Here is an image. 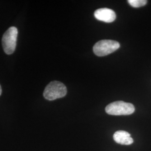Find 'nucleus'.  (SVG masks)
<instances>
[{
	"instance_id": "1",
	"label": "nucleus",
	"mask_w": 151,
	"mask_h": 151,
	"mask_svg": "<svg viewBox=\"0 0 151 151\" xmlns=\"http://www.w3.org/2000/svg\"><path fill=\"white\" fill-rule=\"evenodd\" d=\"M67 92L65 85L59 81H52L46 86L44 91V97L49 101L65 97Z\"/></svg>"
},
{
	"instance_id": "2",
	"label": "nucleus",
	"mask_w": 151,
	"mask_h": 151,
	"mask_svg": "<svg viewBox=\"0 0 151 151\" xmlns=\"http://www.w3.org/2000/svg\"><path fill=\"white\" fill-rule=\"evenodd\" d=\"M105 111L111 115H128L134 112L135 108L132 104L118 101L109 104Z\"/></svg>"
},
{
	"instance_id": "3",
	"label": "nucleus",
	"mask_w": 151,
	"mask_h": 151,
	"mask_svg": "<svg viewBox=\"0 0 151 151\" xmlns=\"http://www.w3.org/2000/svg\"><path fill=\"white\" fill-rule=\"evenodd\" d=\"M18 30L16 27L9 28L2 39V44L4 52L7 54H12L16 49Z\"/></svg>"
},
{
	"instance_id": "4",
	"label": "nucleus",
	"mask_w": 151,
	"mask_h": 151,
	"mask_svg": "<svg viewBox=\"0 0 151 151\" xmlns=\"http://www.w3.org/2000/svg\"><path fill=\"white\" fill-rule=\"evenodd\" d=\"M120 44L113 40H102L97 42L93 48L94 53L97 56L103 57L111 54L118 49Z\"/></svg>"
},
{
	"instance_id": "5",
	"label": "nucleus",
	"mask_w": 151,
	"mask_h": 151,
	"mask_svg": "<svg viewBox=\"0 0 151 151\" xmlns=\"http://www.w3.org/2000/svg\"><path fill=\"white\" fill-rule=\"evenodd\" d=\"M94 16L98 20L105 22H113L116 19L115 12L108 8H101L96 10Z\"/></svg>"
},
{
	"instance_id": "6",
	"label": "nucleus",
	"mask_w": 151,
	"mask_h": 151,
	"mask_svg": "<svg viewBox=\"0 0 151 151\" xmlns=\"http://www.w3.org/2000/svg\"><path fill=\"white\" fill-rule=\"evenodd\" d=\"M114 140L120 145H130L133 143V139L129 133L124 130L116 132L113 135Z\"/></svg>"
},
{
	"instance_id": "7",
	"label": "nucleus",
	"mask_w": 151,
	"mask_h": 151,
	"mask_svg": "<svg viewBox=\"0 0 151 151\" xmlns=\"http://www.w3.org/2000/svg\"><path fill=\"white\" fill-rule=\"evenodd\" d=\"M128 2L133 7H140L146 5L147 3L146 0H128Z\"/></svg>"
},
{
	"instance_id": "8",
	"label": "nucleus",
	"mask_w": 151,
	"mask_h": 151,
	"mask_svg": "<svg viewBox=\"0 0 151 151\" xmlns=\"http://www.w3.org/2000/svg\"><path fill=\"white\" fill-rule=\"evenodd\" d=\"M1 93H2V88H1V86L0 85V96L1 95Z\"/></svg>"
}]
</instances>
